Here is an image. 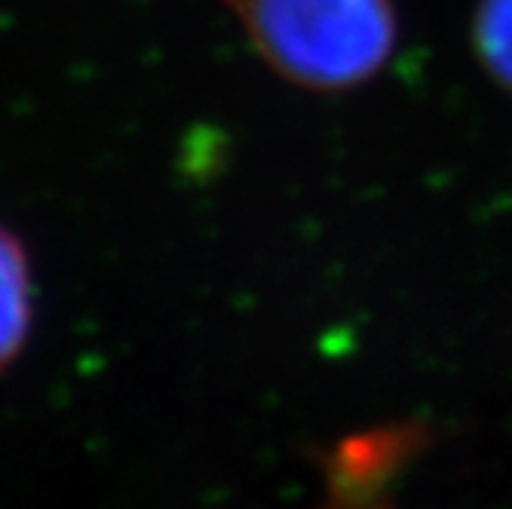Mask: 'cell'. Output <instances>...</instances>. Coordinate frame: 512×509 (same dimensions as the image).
<instances>
[{"instance_id": "cell-1", "label": "cell", "mask_w": 512, "mask_h": 509, "mask_svg": "<svg viewBox=\"0 0 512 509\" xmlns=\"http://www.w3.org/2000/svg\"><path fill=\"white\" fill-rule=\"evenodd\" d=\"M261 62L310 92H347L393 59V0H224Z\"/></svg>"}, {"instance_id": "cell-2", "label": "cell", "mask_w": 512, "mask_h": 509, "mask_svg": "<svg viewBox=\"0 0 512 509\" xmlns=\"http://www.w3.org/2000/svg\"><path fill=\"white\" fill-rule=\"evenodd\" d=\"M34 326L31 255L7 224H0V375L22 356Z\"/></svg>"}, {"instance_id": "cell-3", "label": "cell", "mask_w": 512, "mask_h": 509, "mask_svg": "<svg viewBox=\"0 0 512 509\" xmlns=\"http://www.w3.org/2000/svg\"><path fill=\"white\" fill-rule=\"evenodd\" d=\"M473 50L488 77L512 92V0H479L473 16Z\"/></svg>"}]
</instances>
